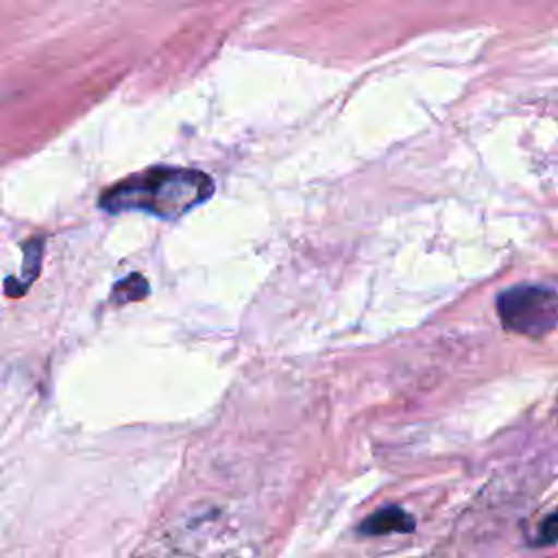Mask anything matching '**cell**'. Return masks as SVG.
I'll return each instance as SVG.
<instances>
[{"label": "cell", "instance_id": "obj_3", "mask_svg": "<svg viewBox=\"0 0 558 558\" xmlns=\"http://www.w3.org/2000/svg\"><path fill=\"white\" fill-rule=\"evenodd\" d=\"M416 527L414 517L403 510L401 506H384L368 514L360 525L357 532L362 536H386V534H410Z\"/></svg>", "mask_w": 558, "mask_h": 558}, {"label": "cell", "instance_id": "obj_2", "mask_svg": "<svg viewBox=\"0 0 558 558\" xmlns=\"http://www.w3.org/2000/svg\"><path fill=\"white\" fill-rule=\"evenodd\" d=\"M497 314L506 329L523 336H545L558 325V292L538 283H517L497 296Z\"/></svg>", "mask_w": 558, "mask_h": 558}, {"label": "cell", "instance_id": "obj_1", "mask_svg": "<svg viewBox=\"0 0 558 558\" xmlns=\"http://www.w3.org/2000/svg\"><path fill=\"white\" fill-rule=\"evenodd\" d=\"M214 192V181L190 168H150L131 174L107 187L100 196V207L107 211H148L161 218H177Z\"/></svg>", "mask_w": 558, "mask_h": 558}, {"label": "cell", "instance_id": "obj_5", "mask_svg": "<svg viewBox=\"0 0 558 558\" xmlns=\"http://www.w3.org/2000/svg\"><path fill=\"white\" fill-rule=\"evenodd\" d=\"M148 290H150L148 281H146L140 272H135V275H129V277H124L122 281H118V283L113 286V290H111V301H113V303L140 301V299H144V296L148 294Z\"/></svg>", "mask_w": 558, "mask_h": 558}, {"label": "cell", "instance_id": "obj_6", "mask_svg": "<svg viewBox=\"0 0 558 558\" xmlns=\"http://www.w3.org/2000/svg\"><path fill=\"white\" fill-rule=\"evenodd\" d=\"M538 543L541 545L558 543V510H554L549 517L543 519V523L538 527Z\"/></svg>", "mask_w": 558, "mask_h": 558}, {"label": "cell", "instance_id": "obj_4", "mask_svg": "<svg viewBox=\"0 0 558 558\" xmlns=\"http://www.w3.org/2000/svg\"><path fill=\"white\" fill-rule=\"evenodd\" d=\"M41 240L33 238L24 244V266H22V277H11L4 283V292L9 296H20L28 290V286L35 281V277L39 275V266H41Z\"/></svg>", "mask_w": 558, "mask_h": 558}]
</instances>
